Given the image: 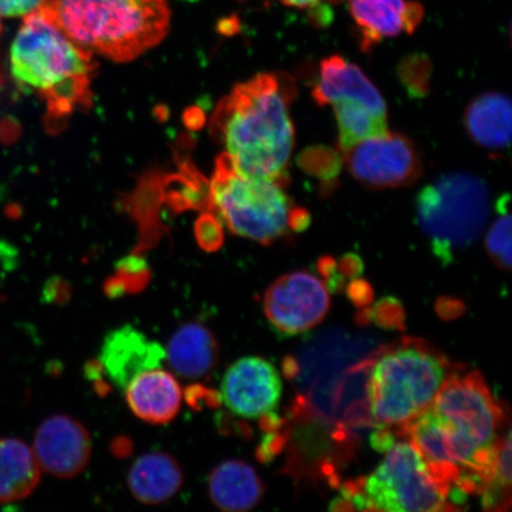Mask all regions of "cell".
I'll return each instance as SVG.
<instances>
[{"label":"cell","mask_w":512,"mask_h":512,"mask_svg":"<svg viewBox=\"0 0 512 512\" xmlns=\"http://www.w3.org/2000/svg\"><path fill=\"white\" fill-rule=\"evenodd\" d=\"M503 408L477 370H454L431 405L401 433L441 482L462 495L478 492L504 437Z\"/></svg>","instance_id":"1"},{"label":"cell","mask_w":512,"mask_h":512,"mask_svg":"<svg viewBox=\"0 0 512 512\" xmlns=\"http://www.w3.org/2000/svg\"><path fill=\"white\" fill-rule=\"evenodd\" d=\"M293 85L270 73L236 85L221 100L210 120L211 136L226 149L242 174L288 183L294 146L290 117Z\"/></svg>","instance_id":"2"},{"label":"cell","mask_w":512,"mask_h":512,"mask_svg":"<svg viewBox=\"0 0 512 512\" xmlns=\"http://www.w3.org/2000/svg\"><path fill=\"white\" fill-rule=\"evenodd\" d=\"M93 56L36 10L24 16L12 42L11 74L46 101L48 121L53 124L91 105Z\"/></svg>","instance_id":"3"},{"label":"cell","mask_w":512,"mask_h":512,"mask_svg":"<svg viewBox=\"0 0 512 512\" xmlns=\"http://www.w3.org/2000/svg\"><path fill=\"white\" fill-rule=\"evenodd\" d=\"M64 35L93 55L130 62L168 35V0H47L40 9Z\"/></svg>","instance_id":"4"},{"label":"cell","mask_w":512,"mask_h":512,"mask_svg":"<svg viewBox=\"0 0 512 512\" xmlns=\"http://www.w3.org/2000/svg\"><path fill=\"white\" fill-rule=\"evenodd\" d=\"M456 368L430 344L406 339L381 352L369 371L371 419L400 430L431 405Z\"/></svg>","instance_id":"5"},{"label":"cell","mask_w":512,"mask_h":512,"mask_svg":"<svg viewBox=\"0 0 512 512\" xmlns=\"http://www.w3.org/2000/svg\"><path fill=\"white\" fill-rule=\"evenodd\" d=\"M209 204L230 232L271 245L292 229L293 204L284 185L236 170L226 153L216 160Z\"/></svg>","instance_id":"6"},{"label":"cell","mask_w":512,"mask_h":512,"mask_svg":"<svg viewBox=\"0 0 512 512\" xmlns=\"http://www.w3.org/2000/svg\"><path fill=\"white\" fill-rule=\"evenodd\" d=\"M490 209L488 185L469 172L443 175L416 197V221L434 254L444 262L479 238Z\"/></svg>","instance_id":"7"},{"label":"cell","mask_w":512,"mask_h":512,"mask_svg":"<svg viewBox=\"0 0 512 512\" xmlns=\"http://www.w3.org/2000/svg\"><path fill=\"white\" fill-rule=\"evenodd\" d=\"M450 486L434 475L411 441L394 443L376 469L345 491L350 508L418 512L452 509Z\"/></svg>","instance_id":"8"},{"label":"cell","mask_w":512,"mask_h":512,"mask_svg":"<svg viewBox=\"0 0 512 512\" xmlns=\"http://www.w3.org/2000/svg\"><path fill=\"white\" fill-rule=\"evenodd\" d=\"M331 299L324 281L307 271L283 275L267 288L264 313L277 334L293 337L310 331L330 310Z\"/></svg>","instance_id":"9"},{"label":"cell","mask_w":512,"mask_h":512,"mask_svg":"<svg viewBox=\"0 0 512 512\" xmlns=\"http://www.w3.org/2000/svg\"><path fill=\"white\" fill-rule=\"evenodd\" d=\"M350 174L371 189L412 185L422 174L418 151L400 133H384L358 143L344 152Z\"/></svg>","instance_id":"10"},{"label":"cell","mask_w":512,"mask_h":512,"mask_svg":"<svg viewBox=\"0 0 512 512\" xmlns=\"http://www.w3.org/2000/svg\"><path fill=\"white\" fill-rule=\"evenodd\" d=\"M281 395L283 381L279 371L259 356L240 358L222 377L221 401L243 419H260L273 413Z\"/></svg>","instance_id":"11"},{"label":"cell","mask_w":512,"mask_h":512,"mask_svg":"<svg viewBox=\"0 0 512 512\" xmlns=\"http://www.w3.org/2000/svg\"><path fill=\"white\" fill-rule=\"evenodd\" d=\"M32 450L41 470L70 479L86 469L92 457V440L80 421L68 415H54L37 428Z\"/></svg>","instance_id":"12"},{"label":"cell","mask_w":512,"mask_h":512,"mask_svg":"<svg viewBox=\"0 0 512 512\" xmlns=\"http://www.w3.org/2000/svg\"><path fill=\"white\" fill-rule=\"evenodd\" d=\"M165 361V349L131 325L108 334L101 345L99 362L115 387L125 389L134 377L158 368Z\"/></svg>","instance_id":"13"},{"label":"cell","mask_w":512,"mask_h":512,"mask_svg":"<svg viewBox=\"0 0 512 512\" xmlns=\"http://www.w3.org/2000/svg\"><path fill=\"white\" fill-rule=\"evenodd\" d=\"M352 18L361 32V47L370 50L375 44L418 28L424 9L407 0H349Z\"/></svg>","instance_id":"14"},{"label":"cell","mask_w":512,"mask_h":512,"mask_svg":"<svg viewBox=\"0 0 512 512\" xmlns=\"http://www.w3.org/2000/svg\"><path fill=\"white\" fill-rule=\"evenodd\" d=\"M312 96L319 106L348 99L361 102L374 113L387 117L386 101L373 82L360 67L342 56H330L320 63L319 79Z\"/></svg>","instance_id":"15"},{"label":"cell","mask_w":512,"mask_h":512,"mask_svg":"<svg viewBox=\"0 0 512 512\" xmlns=\"http://www.w3.org/2000/svg\"><path fill=\"white\" fill-rule=\"evenodd\" d=\"M124 392L132 413L149 424H168L181 411L182 388L174 374L159 367L134 377Z\"/></svg>","instance_id":"16"},{"label":"cell","mask_w":512,"mask_h":512,"mask_svg":"<svg viewBox=\"0 0 512 512\" xmlns=\"http://www.w3.org/2000/svg\"><path fill=\"white\" fill-rule=\"evenodd\" d=\"M220 358L219 342L201 323L183 324L171 336L165 360L179 377L201 380L215 370Z\"/></svg>","instance_id":"17"},{"label":"cell","mask_w":512,"mask_h":512,"mask_svg":"<svg viewBox=\"0 0 512 512\" xmlns=\"http://www.w3.org/2000/svg\"><path fill=\"white\" fill-rule=\"evenodd\" d=\"M184 473L177 459L164 452L146 453L127 473V486L138 502L159 505L182 489Z\"/></svg>","instance_id":"18"},{"label":"cell","mask_w":512,"mask_h":512,"mask_svg":"<svg viewBox=\"0 0 512 512\" xmlns=\"http://www.w3.org/2000/svg\"><path fill=\"white\" fill-rule=\"evenodd\" d=\"M208 494L217 509L246 512L260 503L264 484L253 466L242 460H226L211 470Z\"/></svg>","instance_id":"19"},{"label":"cell","mask_w":512,"mask_h":512,"mask_svg":"<svg viewBox=\"0 0 512 512\" xmlns=\"http://www.w3.org/2000/svg\"><path fill=\"white\" fill-rule=\"evenodd\" d=\"M512 107L508 95L489 92L477 96L465 112V127L473 142L494 153L511 142Z\"/></svg>","instance_id":"20"},{"label":"cell","mask_w":512,"mask_h":512,"mask_svg":"<svg viewBox=\"0 0 512 512\" xmlns=\"http://www.w3.org/2000/svg\"><path fill=\"white\" fill-rule=\"evenodd\" d=\"M40 480L41 467L34 450L19 439H0V502L29 497Z\"/></svg>","instance_id":"21"},{"label":"cell","mask_w":512,"mask_h":512,"mask_svg":"<svg viewBox=\"0 0 512 512\" xmlns=\"http://www.w3.org/2000/svg\"><path fill=\"white\" fill-rule=\"evenodd\" d=\"M332 106L338 125V143L343 152L363 140L388 132L387 117L374 113L361 102L343 99Z\"/></svg>","instance_id":"22"},{"label":"cell","mask_w":512,"mask_h":512,"mask_svg":"<svg viewBox=\"0 0 512 512\" xmlns=\"http://www.w3.org/2000/svg\"><path fill=\"white\" fill-rule=\"evenodd\" d=\"M485 510H507L511 503V433L504 435L495 465L480 486Z\"/></svg>","instance_id":"23"},{"label":"cell","mask_w":512,"mask_h":512,"mask_svg":"<svg viewBox=\"0 0 512 512\" xmlns=\"http://www.w3.org/2000/svg\"><path fill=\"white\" fill-rule=\"evenodd\" d=\"M509 195L497 201V219L486 234L485 247L495 264L503 270L511 268V215Z\"/></svg>","instance_id":"24"},{"label":"cell","mask_w":512,"mask_h":512,"mask_svg":"<svg viewBox=\"0 0 512 512\" xmlns=\"http://www.w3.org/2000/svg\"><path fill=\"white\" fill-rule=\"evenodd\" d=\"M149 281L150 271L145 261L138 256H130L119 262L117 275L107 281L105 292L111 298H118L126 293H139Z\"/></svg>","instance_id":"25"},{"label":"cell","mask_w":512,"mask_h":512,"mask_svg":"<svg viewBox=\"0 0 512 512\" xmlns=\"http://www.w3.org/2000/svg\"><path fill=\"white\" fill-rule=\"evenodd\" d=\"M431 66L425 56H411L403 61L400 67L401 80L405 83L409 93L416 96L427 93L428 79H430Z\"/></svg>","instance_id":"26"},{"label":"cell","mask_w":512,"mask_h":512,"mask_svg":"<svg viewBox=\"0 0 512 512\" xmlns=\"http://www.w3.org/2000/svg\"><path fill=\"white\" fill-rule=\"evenodd\" d=\"M299 163L303 165V169L324 178L334 177L339 170V157L334 151L325 149V147L306 151L300 157Z\"/></svg>","instance_id":"27"},{"label":"cell","mask_w":512,"mask_h":512,"mask_svg":"<svg viewBox=\"0 0 512 512\" xmlns=\"http://www.w3.org/2000/svg\"><path fill=\"white\" fill-rule=\"evenodd\" d=\"M198 245L207 252H215L222 246L223 232L219 219L214 215H203L196 223Z\"/></svg>","instance_id":"28"},{"label":"cell","mask_w":512,"mask_h":512,"mask_svg":"<svg viewBox=\"0 0 512 512\" xmlns=\"http://www.w3.org/2000/svg\"><path fill=\"white\" fill-rule=\"evenodd\" d=\"M185 399H187L189 406L194 409H201L203 406L217 408L220 407L222 402L220 393L197 383L188 388L185 392Z\"/></svg>","instance_id":"29"},{"label":"cell","mask_w":512,"mask_h":512,"mask_svg":"<svg viewBox=\"0 0 512 512\" xmlns=\"http://www.w3.org/2000/svg\"><path fill=\"white\" fill-rule=\"evenodd\" d=\"M47 0H0V16L24 17L41 8Z\"/></svg>","instance_id":"30"},{"label":"cell","mask_w":512,"mask_h":512,"mask_svg":"<svg viewBox=\"0 0 512 512\" xmlns=\"http://www.w3.org/2000/svg\"><path fill=\"white\" fill-rule=\"evenodd\" d=\"M43 296L50 304H66L70 297H72V288H70L66 280L51 278L46 287H44Z\"/></svg>","instance_id":"31"},{"label":"cell","mask_w":512,"mask_h":512,"mask_svg":"<svg viewBox=\"0 0 512 512\" xmlns=\"http://www.w3.org/2000/svg\"><path fill=\"white\" fill-rule=\"evenodd\" d=\"M111 448L114 456L118 458H126L133 451L132 441L124 437L113 440Z\"/></svg>","instance_id":"32"},{"label":"cell","mask_w":512,"mask_h":512,"mask_svg":"<svg viewBox=\"0 0 512 512\" xmlns=\"http://www.w3.org/2000/svg\"><path fill=\"white\" fill-rule=\"evenodd\" d=\"M285 5L292 6V8L306 9L316 5L319 0H281Z\"/></svg>","instance_id":"33"},{"label":"cell","mask_w":512,"mask_h":512,"mask_svg":"<svg viewBox=\"0 0 512 512\" xmlns=\"http://www.w3.org/2000/svg\"><path fill=\"white\" fill-rule=\"evenodd\" d=\"M3 34V23H2V18H0V36H2Z\"/></svg>","instance_id":"34"}]
</instances>
